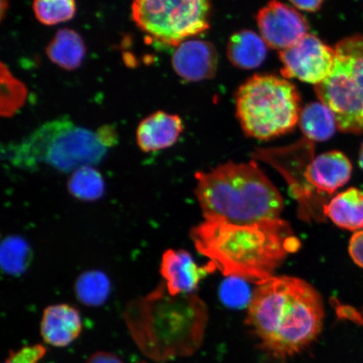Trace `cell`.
<instances>
[{"instance_id": "obj_1", "label": "cell", "mask_w": 363, "mask_h": 363, "mask_svg": "<svg viewBox=\"0 0 363 363\" xmlns=\"http://www.w3.org/2000/svg\"><path fill=\"white\" fill-rule=\"evenodd\" d=\"M324 319L323 299L315 287L296 277L274 276L254 289L246 323L263 351L285 360L315 342Z\"/></svg>"}, {"instance_id": "obj_2", "label": "cell", "mask_w": 363, "mask_h": 363, "mask_svg": "<svg viewBox=\"0 0 363 363\" xmlns=\"http://www.w3.org/2000/svg\"><path fill=\"white\" fill-rule=\"evenodd\" d=\"M190 238L222 274L257 284L274 277L301 246L289 222L281 218L247 225L204 220L190 231Z\"/></svg>"}, {"instance_id": "obj_3", "label": "cell", "mask_w": 363, "mask_h": 363, "mask_svg": "<svg viewBox=\"0 0 363 363\" xmlns=\"http://www.w3.org/2000/svg\"><path fill=\"white\" fill-rule=\"evenodd\" d=\"M125 322L150 359L166 362L194 355L203 342L208 308L196 294L172 296L162 284L127 306Z\"/></svg>"}, {"instance_id": "obj_4", "label": "cell", "mask_w": 363, "mask_h": 363, "mask_svg": "<svg viewBox=\"0 0 363 363\" xmlns=\"http://www.w3.org/2000/svg\"><path fill=\"white\" fill-rule=\"evenodd\" d=\"M195 195L204 220L247 225L280 218L284 199L255 162L198 172Z\"/></svg>"}, {"instance_id": "obj_5", "label": "cell", "mask_w": 363, "mask_h": 363, "mask_svg": "<svg viewBox=\"0 0 363 363\" xmlns=\"http://www.w3.org/2000/svg\"><path fill=\"white\" fill-rule=\"evenodd\" d=\"M117 142L112 125L92 130L65 116L45 122L20 142L7 144L2 155L17 169L34 170L48 166L72 172L81 167L98 165Z\"/></svg>"}, {"instance_id": "obj_6", "label": "cell", "mask_w": 363, "mask_h": 363, "mask_svg": "<svg viewBox=\"0 0 363 363\" xmlns=\"http://www.w3.org/2000/svg\"><path fill=\"white\" fill-rule=\"evenodd\" d=\"M237 116L244 133L269 140L291 133L298 124L301 99L291 82L274 75H255L235 95Z\"/></svg>"}, {"instance_id": "obj_7", "label": "cell", "mask_w": 363, "mask_h": 363, "mask_svg": "<svg viewBox=\"0 0 363 363\" xmlns=\"http://www.w3.org/2000/svg\"><path fill=\"white\" fill-rule=\"evenodd\" d=\"M333 72L315 86L321 103L333 112L338 130L363 133V35L344 38L335 45Z\"/></svg>"}, {"instance_id": "obj_8", "label": "cell", "mask_w": 363, "mask_h": 363, "mask_svg": "<svg viewBox=\"0 0 363 363\" xmlns=\"http://www.w3.org/2000/svg\"><path fill=\"white\" fill-rule=\"evenodd\" d=\"M211 0H133L136 26L156 42L178 47L210 28Z\"/></svg>"}, {"instance_id": "obj_9", "label": "cell", "mask_w": 363, "mask_h": 363, "mask_svg": "<svg viewBox=\"0 0 363 363\" xmlns=\"http://www.w3.org/2000/svg\"><path fill=\"white\" fill-rule=\"evenodd\" d=\"M335 58V49L308 33L293 47L279 52L283 65L281 74L285 79H297L317 86L330 76Z\"/></svg>"}, {"instance_id": "obj_10", "label": "cell", "mask_w": 363, "mask_h": 363, "mask_svg": "<svg viewBox=\"0 0 363 363\" xmlns=\"http://www.w3.org/2000/svg\"><path fill=\"white\" fill-rule=\"evenodd\" d=\"M257 23L267 47L279 52L293 47L308 34L305 16L279 0H271L262 8Z\"/></svg>"}, {"instance_id": "obj_11", "label": "cell", "mask_w": 363, "mask_h": 363, "mask_svg": "<svg viewBox=\"0 0 363 363\" xmlns=\"http://www.w3.org/2000/svg\"><path fill=\"white\" fill-rule=\"evenodd\" d=\"M215 270L211 262L199 266L191 254L183 249L167 250L160 264V274L167 291L172 296L194 294L199 283Z\"/></svg>"}, {"instance_id": "obj_12", "label": "cell", "mask_w": 363, "mask_h": 363, "mask_svg": "<svg viewBox=\"0 0 363 363\" xmlns=\"http://www.w3.org/2000/svg\"><path fill=\"white\" fill-rule=\"evenodd\" d=\"M218 53L214 45L203 40H187L177 47L172 65L182 79L199 82L216 74Z\"/></svg>"}, {"instance_id": "obj_13", "label": "cell", "mask_w": 363, "mask_h": 363, "mask_svg": "<svg viewBox=\"0 0 363 363\" xmlns=\"http://www.w3.org/2000/svg\"><path fill=\"white\" fill-rule=\"evenodd\" d=\"M352 164L342 152L330 151L313 158L305 171L306 183L318 194H333L351 179Z\"/></svg>"}, {"instance_id": "obj_14", "label": "cell", "mask_w": 363, "mask_h": 363, "mask_svg": "<svg viewBox=\"0 0 363 363\" xmlns=\"http://www.w3.org/2000/svg\"><path fill=\"white\" fill-rule=\"evenodd\" d=\"M83 330L78 308L58 303L45 308L40 324L43 342L53 347L63 348L74 342Z\"/></svg>"}, {"instance_id": "obj_15", "label": "cell", "mask_w": 363, "mask_h": 363, "mask_svg": "<svg viewBox=\"0 0 363 363\" xmlns=\"http://www.w3.org/2000/svg\"><path fill=\"white\" fill-rule=\"evenodd\" d=\"M184 129V122L179 116L157 111L140 122L136 143L144 152L162 151L174 146Z\"/></svg>"}, {"instance_id": "obj_16", "label": "cell", "mask_w": 363, "mask_h": 363, "mask_svg": "<svg viewBox=\"0 0 363 363\" xmlns=\"http://www.w3.org/2000/svg\"><path fill=\"white\" fill-rule=\"evenodd\" d=\"M323 214L340 228L352 231L363 229V192L350 188L335 195L324 204Z\"/></svg>"}, {"instance_id": "obj_17", "label": "cell", "mask_w": 363, "mask_h": 363, "mask_svg": "<svg viewBox=\"0 0 363 363\" xmlns=\"http://www.w3.org/2000/svg\"><path fill=\"white\" fill-rule=\"evenodd\" d=\"M267 45L262 36L252 30H243L230 36L227 45V57L233 65L251 70L265 61Z\"/></svg>"}, {"instance_id": "obj_18", "label": "cell", "mask_w": 363, "mask_h": 363, "mask_svg": "<svg viewBox=\"0 0 363 363\" xmlns=\"http://www.w3.org/2000/svg\"><path fill=\"white\" fill-rule=\"evenodd\" d=\"M45 52L54 65L67 71L78 69L84 60L86 45L82 36L71 29H60Z\"/></svg>"}, {"instance_id": "obj_19", "label": "cell", "mask_w": 363, "mask_h": 363, "mask_svg": "<svg viewBox=\"0 0 363 363\" xmlns=\"http://www.w3.org/2000/svg\"><path fill=\"white\" fill-rule=\"evenodd\" d=\"M298 125L306 138L313 143L326 142L338 129L333 112L320 101L308 104L302 108Z\"/></svg>"}, {"instance_id": "obj_20", "label": "cell", "mask_w": 363, "mask_h": 363, "mask_svg": "<svg viewBox=\"0 0 363 363\" xmlns=\"http://www.w3.org/2000/svg\"><path fill=\"white\" fill-rule=\"evenodd\" d=\"M67 190L79 201L94 202L103 196L106 183L94 166H84L72 172L67 181Z\"/></svg>"}, {"instance_id": "obj_21", "label": "cell", "mask_w": 363, "mask_h": 363, "mask_svg": "<svg viewBox=\"0 0 363 363\" xmlns=\"http://www.w3.org/2000/svg\"><path fill=\"white\" fill-rule=\"evenodd\" d=\"M77 298L89 307H99L107 301L111 294V282L107 275L99 270L84 272L74 285Z\"/></svg>"}, {"instance_id": "obj_22", "label": "cell", "mask_w": 363, "mask_h": 363, "mask_svg": "<svg viewBox=\"0 0 363 363\" xmlns=\"http://www.w3.org/2000/svg\"><path fill=\"white\" fill-rule=\"evenodd\" d=\"M33 260V251L26 240L10 235L1 244V266L7 274L20 276L28 269Z\"/></svg>"}, {"instance_id": "obj_23", "label": "cell", "mask_w": 363, "mask_h": 363, "mask_svg": "<svg viewBox=\"0 0 363 363\" xmlns=\"http://www.w3.org/2000/svg\"><path fill=\"white\" fill-rule=\"evenodd\" d=\"M75 0H34L33 11L36 19L45 26H55L74 17Z\"/></svg>"}, {"instance_id": "obj_24", "label": "cell", "mask_w": 363, "mask_h": 363, "mask_svg": "<svg viewBox=\"0 0 363 363\" xmlns=\"http://www.w3.org/2000/svg\"><path fill=\"white\" fill-rule=\"evenodd\" d=\"M47 352V347L43 344L28 345L19 350L11 352L4 363H39Z\"/></svg>"}, {"instance_id": "obj_25", "label": "cell", "mask_w": 363, "mask_h": 363, "mask_svg": "<svg viewBox=\"0 0 363 363\" xmlns=\"http://www.w3.org/2000/svg\"><path fill=\"white\" fill-rule=\"evenodd\" d=\"M6 77V106L2 108V112L6 108V111L4 112L3 116H11L12 113L15 112L17 110L16 103L13 101H16L18 107L21 106L23 103H21L19 99H18L16 96V94L17 95H20V96L25 97L26 95V90L25 86H23L19 81L13 79V77L11 75L10 72L7 70Z\"/></svg>"}, {"instance_id": "obj_26", "label": "cell", "mask_w": 363, "mask_h": 363, "mask_svg": "<svg viewBox=\"0 0 363 363\" xmlns=\"http://www.w3.org/2000/svg\"><path fill=\"white\" fill-rule=\"evenodd\" d=\"M348 250L352 261L363 269V229L354 233L349 242Z\"/></svg>"}, {"instance_id": "obj_27", "label": "cell", "mask_w": 363, "mask_h": 363, "mask_svg": "<svg viewBox=\"0 0 363 363\" xmlns=\"http://www.w3.org/2000/svg\"><path fill=\"white\" fill-rule=\"evenodd\" d=\"M85 363H125L119 357L110 352L98 351L89 356Z\"/></svg>"}, {"instance_id": "obj_28", "label": "cell", "mask_w": 363, "mask_h": 363, "mask_svg": "<svg viewBox=\"0 0 363 363\" xmlns=\"http://www.w3.org/2000/svg\"><path fill=\"white\" fill-rule=\"evenodd\" d=\"M325 0H289L293 6L306 12H316L320 10Z\"/></svg>"}, {"instance_id": "obj_29", "label": "cell", "mask_w": 363, "mask_h": 363, "mask_svg": "<svg viewBox=\"0 0 363 363\" xmlns=\"http://www.w3.org/2000/svg\"><path fill=\"white\" fill-rule=\"evenodd\" d=\"M359 166L363 170V142L361 145L360 152H359Z\"/></svg>"}]
</instances>
